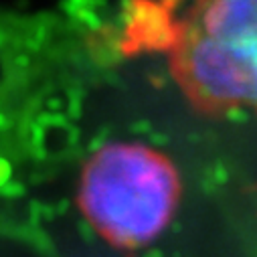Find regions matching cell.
Listing matches in <instances>:
<instances>
[{"instance_id":"obj_1","label":"cell","mask_w":257,"mask_h":257,"mask_svg":"<svg viewBox=\"0 0 257 257\" xmlns=\"http://www.w3.org/2000/svg\"><path fill=\"white\" fill-rule=\"evenodd\" d=\"M170 69L203 111H257V0H192L170 43Z\"/></svg>"},{"instance_id":"obj_2","label":"cell","mask_w":257,"mask_h":257,"mask_svg":"<svg viewBox=\"0 0 257 257\" xmlns=\"http://www.w3.org/2000/svg\"><path fill=\"white\" fill-rule=\"evenodd\" d=\"M180 197L172 162L136 142H111L87 160L79 207L87 223L113 247L136 249L170 223Z\"/></svg>"}]
</instances>
